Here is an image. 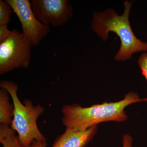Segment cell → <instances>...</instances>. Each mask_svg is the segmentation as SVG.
<instances>
[{"mask_svg": "<svg viewBox=\"0 0 147 147\" xmlns=\"http://www.w3.org/2000/svg\"><path fill=\"white\" fill-rule=\"evenodd\" d=\"M141 101H147V97L141 98L136 92L126 94L122 100L105 102L88 107L78 104L63 107L62 123L66 129L83 130L98 124L108 121L122 122L127 119L125 109L128 105Z\"/></svg>", "mask_w": 147, "mask_h": 147, "instance_id": "6da1fadb", "label": "cell"}, {"mask_svg": "<svg viewBox=\"0 0 147 147\" xmlns=\"http://www.w3.org/2000/svg\"><path fill=\"white\" fill-rule=\"evenodd\" d=\"M132 3V1L124 2V10L121 15H119L113 9L94 13L92 28L102 40H107L111 32L120 39L119 50L115 57L117 61H125L131 59L134 53L147 51V42L135 36L130 26L129 16Z\"/></svg>", "mask_w": 147, "mask_h": 147, "instance_id": "7a4b0ae2", "label": "cell"}, {"mask_svg": "<svg viewBox=\"0 0 147 147\" xmlns=\"http://www.w3.org/2000/svg\"><path fill=\"white\" fill-rule=\"evenodd\" d=\"M0 86L6 90L12 98L14 108L11 127L17 132L23 146L30 147L34 141L46 142V138L40 131L37 124L38 119L44 113V108L39 104L34 105L31 100L28 99L22 103L17 95L18 85L14 82L2 81Z\"/></svg>", "mask_w": 147, "mask_h": 147, "instance_id": "3957f363", "label": "cell"}, {"mask_svg": "<svg viewBox=\"0 0 147 147\" xmlns=\"http://www.w3.org/2000/svg\"><path fill=\"white\" fill-rule=\"evenodd\" d=\"M32 43L17 30L0 43V74L16 68H28L31 60Z\"/></svg>", "mask_w": 147, "mask_h": 147, "instance_id": "277c9868", "label": "cell"}, {"mask_svg": "<svg viewBox=\"0 0 147 147\" xmlns=\"http://www.w3.org/2000/svg\"><path fill=\"white\" fill-rule=\"evenodd\" d=\"M21 23L23 34L34 47L50 31L49 26L40 22L34 16L29 0H6Z\"/></svg>", "mask_w": 147, "mask_h": 147, "instance_id": "5b68a950", "label": "cell"}, {"mask_svg": "<svg viewBox=\"0 0 147 147\" xmlns=\"http://www.w3.org/2000/svg\"><path fill=\"white\" fill-rule=\"evenodd\" d=\"M31 7L37 19L45 26H63L73 15L68 0H31Z\"/></svg>", "mask_w": 147, "mask_h": 147, "instance_id": "8992f818", "label": "cell"}, {"mask_svg": "<svg viewBox=\"0 0 147 147\" xmlns=\"http://www.w3.org/2000/svg\"><path fill=\"white\" fill-rule=\"evenodd\" d=\"M97 131V125L83 130L66 129L52 147H85L94 138Z\"/></svg>", "mask_w": 147, "mask_h": 147, "instance_id": "52a82bcc", "label": "cell"}, {"mask_svg": "<svg viewBox=\"0 0 147 147\" xmlns=\"http://www.w3.org/2000/svg\"><path fill=\"white\" fill-rule=\"evenodd\" d=\"M9 93L3 88L0 89V124L11 126L13 121V105L9 100Z\"/></svg>", "mask_w": 147, "mask_h": 147, "instance_id": "ba28073f", "label": "cell"}, {"mask_svg": "<svg viewBox=\"0 0 147 147\" xmlns=\"http://www.w3.org/2000/svg\"><path fill=\"white\" fill-rule=\"evenodd\" d=\"M0 143L3 147H25L15 131L10 126L0 124Z\"/></svg>", "mask_w": 147, "mask_h": 147, "instance_id": "9c48e42d", "label": "cell"}, {"mask_svg": "<svg viewBox=\"0 0 147 147\" xmlns=\"http://www.w3.org/2000/svg\"><path fill=\"white\" fill-rule=\"evenodd\" d=\"M13 11L6 1L0 0V25H7Z\"/></svg>", "mask_w": 147, "mask_h": 147, "instance_id": "30bf717a", "label": "cell"}, {"mask_svg": "<svg viewBox=\"0 0 147 147\" xmlns=\"http://www.w3.org/2000/svg\"><path fill=\"white\" fill-rule=\"evenodd\" d=\"M138 63L142 70V74L147 81V53H144L139 57Z\"/></svg>", "mask_w": 147, "mask_h": 147, "instance_id": "8fae6325", "label": "cell"}, {"mask_svg": "<svg viewBox=\"0 0 147 147\" xmlns=\"http://www.w3.org/2000/svg\"><path fill=\"white\" fill-rule=\"evenodd\" d=\"M11 33V31L7 28V25H0V43L5 40Z\"/></svg>", "mask_w": 147, "mask_h": 147, "instance_id": "7c38bea8", "label": "cell"}, {"mask_svg": "<svg viewBox=\"0 0 147 147\" xmlns=\"http://www.w3.org/2000/svg\"><path fill=\"white\" fill-rule=\"evenodd\" d=\"M133 138L128 134H125L122 138V147H132Z\"/></svg>", "mask_w": 147, "mask_h": 147, "instance_id": "4fadbf2b", "label": "cell"}, {"mask_svg": "<svg viewBox=\"0 0 147 147\" xmlns=\"http://www.w3.org/2000/svg\"><path fill=\"white\" fill-rule=\"evenodd\" d=\"M46 142L34 141L30 147H47Z\"/></svg>", "mask_w": 147, "mask_h": 147, "instance_id": "5bb4252c", "label": "cell"}]
</instances>
